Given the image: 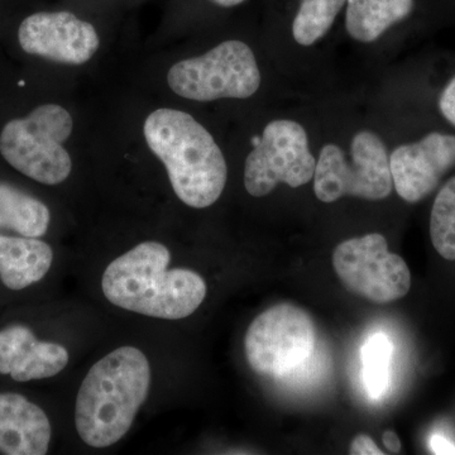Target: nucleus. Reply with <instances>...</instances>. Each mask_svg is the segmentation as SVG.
Listing matches in <instances>:
<instances>
[{"label": "nucleus", "mask_w": 455, "mask_h": 455, "mask_svg": "<svg viewBox=\"0 0 455 455\" xmlns=\"http://www.w3.org/2000/svg\"><path fill=\"white\" fill-rule=\"evenodd\" d=\"M166 245L145 242L108 266L101 289L121 309L157 319L179 320L199 309L206 296L204 278L191 269H167Z\"/></svg>", "instance_id": "obj_1"}, {"label": "nucleus", "mask_w": 455, "mask_h": 455, "mask_svg": "<svg viewBox=\"0 0 455 455\" xmlns=\"http://www.w3.org/2000/svg\"><path fill=\"white\" fill-rule=\"evenodd\" d=\"M151 387L145 353L122 347L94 364L77 394V434L92 448H108L124 438Z\"/></svg>", "instance_id": "obj_2"}, {"label": "nucleus", "mask_w": 455, "mask_h": 455, "mask_svg": "<svg viewBox=\"0 0 455 455\" xmlns=\"http://www.w3.org/2000/svg\"><path fill=\"white\" fill-rule=\"evenodd\" d=\"M147 145L166 167L171 187L196 209L217 203L228 179L223 152L204 125L181 110H155L143 127Z\"/></svg>", "instance_id": "obj_3"}, {"label": "nucleus", "mask_w": 455, "mask_h": 455, "mask_svg": "<svg viewBox=\"0 0 455 455\" xmlns=\"http://www.w3.org/2000/svg\"><path fill=\"white\" fill-rule=\"evenodd\" d=\"M70 113L44 104L28 116L8 122L0 133V154L27 178L59 185L70 176L73 161L62 143L73 133Z\"/></svg>", "instance_id": "obj_4"}, {"label": "nucleus", "mask_w": 455, "mask_h": 455, "mask_svg": "<svg viewBox=\"0 0 455 455\" xmlns=\"http://www.w3.org/2000/svg\"><path fill=\"white\" fill-rule=\"evenodd\" d=\"M313 179L314 193L323 203L338 202L344 196L379 202L390 196L394 188L387 148L371 131L353 137L348 155L331 143L323 147Z\"/></svg>", "instance_id": "obj_5"}, {"label": "nucleus", "mask_w": 455, "mask_h": 455, "mask_svg": "<svg viewBox=\"0 0 455 455\" xmlns=\"http://www.w3.org/2000/svg\"><path fill=\"white\" fill-rule=\"evenodd\" d=\"M167 82L173 92L188 100L247 99L259 89L260 71L248 44L226 41L205 55L173 65Z\"/></svg>", "instance_id": "obj_6"}, {"label": "nucleus", "mask_w": 455, "mask_h": 455, "mask_svg": "<svg viewBox=\"0 0 455 455\" xmlns=\"http://www.w3.org/2000/svg\"><path fill=\"white\" fill-rule=\"evenodd\" d=\"M315 341V324L309 314L296 305L278 304L251 323L245 357L260 376L283 377L310 358Z\"/></svg>", "instance_id": "obj_7"}, {"label": "nucleus", "mask_w": 455, "mask_h": 455, "mask_svg": "<svg viewBox=\"0 0 455 455\" xmlns=\"http://www.w3.org/2000/svg\"><path fill=\"white\" fill-rule=\"evenodd\" d=\"M331 260L344 287L373 304L400 300L411 289L409 266L388 251L387 241L379 233L341 242Z\"/></svg>", "instance_id": "obj_8"}, {"label": "nucleus", "mask_w": 455, "mask_h": 455, "mask_svg": "<svg viewBox=\"0 0 455 455\" xmlns=\"http://www.w3.org/2000/svg\"><path fill=\"white\" fill-rule=\"evenodd\" d=\"M316 160L300 123L277 119L268 123L244 164V187L250 196H268L278 184L300 188L314 178Z\"/></svg>", "instance_id": "obj_9"}, {"label": "nucleus", "mask_w": 455, "mask_h": 455, "mask_svg": "<svg viewBox=\"0 0 455 455\" xmlns=\"http://www.w3.org/2000/svg\"><path fill=\"white\" fill-rule=\"evenodd\" d=\"M18 41L25 52L60 64L83 65L99 49L94 26L70 12H41L23 20Z\"/></svg>", "instance_id": "obj_10"}, {"label": "nucleus", "mask_w": 455, "mask_h": 455, "mask_svg": "<svg viewBox=\"0 0 455 455\" xmlns=\"http://www.w3.org/2000/svg\"><path fill=\"white\" fill-rule=\"evenodd\" d=\"M455 167V136L433 132L420 140L398 146L390 155L395 190L407 203L429 196L443 176Z\"/></svg>", "instance_id": "obj_11"}, {"label": "nucleus", "mask_w": 455, "mask_h": 455, "mask_svg": "<svg viewBox=\"0 0 455 455\" xmlns=\"http://www.w3.org/2000/svg\"><path fill=\"white\" fill-rule=\"evenodd\" d=\"M68 359L65 347L38 340L27 326L0 331V374H9L14 381L50 379L68 366Z\"/></svg>", "instance_id": "obj_12"}, {"label": "nucleus", "mask_w": 455, "mask_h": 455, "mask_svg": "<svg viewBox=\"0 0 455 455\" xmlns=\"http://www.w3.org/2000/svg\"><path fill=\"white\" fill-rule=\"evenodd\" d=\"M51 424L44 410L18 394H0V453L44 455Z\"/></svg>", "instance_id": "obj_13"}, {"label": "nucleus", "mask_w": 455, "mask_h": 455, "mask_svg": "<svg viewBox=\"0 0 455 455\" xmlns=\"http://www.w3.org/2000/svg\"><path fill=\"white\" fill-rule=\"evenodd\" d=\"M52 248L37 238L0 235V280L11 290H23L46 276Z\"/></svg>", "instance_id": "obj_14"}, {"label": "nucleus", "mask_w": 455, "mask_h": 455, "mask_svg": "<svg viewBox=\"0 0 455 455\" xmlns=\"http://www.w3.org/2000/svg\"><path fill=\"white\" fill-rule=\"evenodd\" d=\"M416 0H347L346 29L353 40L371 44L414 14Z\"/></svg>", "instance_id": "obj_15"}, {"label": "nucleus", "mask_w": 455, "mask_h": 455, "mask_svg": "<svg viewBox=\"0 0 455 455\" xmlns=\"http://www.w3.org/2000/svg\"><path fill=\"white\" fill-rule=\"evenodd\" d=\"M50 221V211L44 203L12 185L0 184V228L40 238L46 235Z\"/></svg>", "instance_id": "obj_16"}, {"label": "nucleus", "mask_w": 455, "mask_h": 455, "mask_svg": "<svg viewBox=\"0 0 455 455\" xmlns=\"http://www.w3.org/2000/svg\"><path fill=\"white\" fill-rule=\"evenodd\" d=\"M430 238L443 259L455 260V176L445 182L434 200Z\"/></svg>", "instance_id": "obj_17"}, {"label": "nucleus", "mask_w": 455, "mask_h": 455, "mask_svg": "<svg viewBox=\"0 0 455 455\" xmlns=\"http://www.w3.org/2000/svg\"><path fill=\"white\" fill-rule=\"evenodd\" d=\"M392 344L385 334H374L362 349L363 379L371 397L379 398L388 385Z\"/></svg>", "instance_id": "obj_18"}, {"label": "nucleus", "mask_w": 455, "mask_h": 455, "mask_svg": "<svg viewBox=\"0 0 455 455\" xmlns=\"http://www.w3.org/2000/svg\"><path fill=\"white\" fill-rule=\"evenodd\" d=\"M439 109L443 116L455 127V76L447 84L440 95Z\"/></svg>", "instance_id": "obj_19"}, {"label": "nucleus", "mask_w": 455, "mask_h": 455, "mask_svg": "<svg viewBox=\"0 0 455 455\" xmlns=\"http://www.w3.org/2000/svg\"><path fill=\"white\" fill-rule=\"evenodd\" d=\"M349 453L352 455H383L385 451L379 448L370 435L359 434L350 443Z\"/></svg>", "instance_id": "obj_20"}, {"label": "nucleus", "mask_w": 455, "mask_h": 455, "mask_svg": "<svg viewBox=\"0 0 455 455\" xmlns=\"http://www.w3.org/2000/svg\"><path fill=\"white\" fill-rule=\"evenodd\" d=\"M382 442L385 444L386 449L390 451L391 453H400L403 444L401 440L398 438L396 433L394 430H385L382 434Z\"/></svg>", "instance_id": "obj_21"}, {"label": "nucleus", "mask_w": 455, "mask_h": 455, "mask_svg": "<svg viewBox=\"0 0 455 455\" xmlns=\"http://www.w3.org/2000/svg\"><path fill=\"white\" fill-rule=\"evenodd\" d=\"M431 447L433 451L438 454H455V448L447 440L443 439L442 436H434L431 439Z\"/></svg>", "instance_id": "obj_22"}]
</instances>
